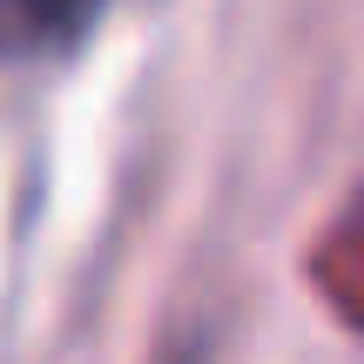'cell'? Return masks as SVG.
Returning <instances> with one entry per match:
<instances>
[{
	"label": "cell",
	"instance_id": "cell-1",
	"mask_svg": "<svg viewBox=\"0 0 364 364\" xmlns=\"http://www.w3.org/2000/svg\"><path fill=\"white\" fill-rule=\"evenodd\" d=\"M95 0H0V54H48L88 21Z\"/></svg>",
	"mask_w": 364,
	"mask_h": 364
}]
</instances>
